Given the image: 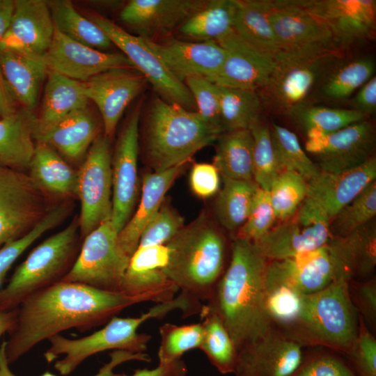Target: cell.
Masks as SVG:
<instances>
[{
	"label": "cell",
	"instance_id": "6da1fadb",
	"mask_svg": "<svg viewBox=\"0 0 376 376\" xmlns=\"http://www.w3.org/2000/svg\"><path fill=\"white\" fill-rule=\"evenodd\" d=\"M140 303L141 299L121 292L74 282L60 281L37 291L16 308L15 322L6 340L8 363H15L40 342L63 331L89 330Z\"/></svg>",
	"mask_w": 376,
	"mask_h": 376
},
{
	"label": "cell",
	"instance_id": "7a4b0ae2",
	"mask_svg": "<svg viewBox=\"0 0 376 376\" xmlns=\"http://www.w3.org/2000/svg\"><path fill=\"white\" fill-rule=\"evenodd\" d=\"M267 263L253 242L234 237L227 268L201 308L219 318L238 352L273 327L265 306Z\"/></svg>",
	"mask_w": 376,
	"mask_h": 376
},
{
	"label": "cell",
	"instance_id": "3957f363",
	"mask_svg": "<svg viewBox=\"0 0 376 376\" xmlns=\"http://www.w3.org/2000/svg\"><path fill=\"white\" fill-rule=\"evenodd\" d=\"M166 245L165 275L179 292L199 303L208 301L228 266L223 234L202 214Z\"/></svg>",
	"mask_w": 376,
	"mask_h": 376
},
{
	"label": "cell",
	"instance_id": "277c9868",
	"mask_svg": "<svg viewBox=\"0 0 376 376\" xmlns=\"http://www.w3.org/2000/svg\"><path fill=\"white\" fill-rule=\"evenodd\" d=\"M175 310L181 311L187 317L191 313L192 304L187 297L179 293L169 301L156 304L139 316H114L103 328L87 336L70 339L56 334L48 339L50 346L44 357L49 363L56 361L54 368L61 375H68L85 359L104 351L146 353L151 336L138 332L139 327L148 320L163 318Z\"/></svg>",
	"mask_w": 376,
	"mask_h": 376
},
{
	"label": "cell",
	"instance_id": "5b68a950",
	"mask_svg": "<svg viewBox=\"0 0 376 376\" xmlns=\"http://www.w3.org/2000/svg\"><path fill=\"white\" fill-rule=\"evenodd\" d=\"M224 133L196 111L155 97L147 112L146 153L154 171L185 165Z\"/></svg>",
	"mask_w": 376,
	"mask_h": 376
},
{
	"label": "cell",
	"instance_id": "8992f818",
	"mask_svg": "<svg viewBox=\"0 0 376 376\" xmlns=\"http://www.w3.org/2000/svg\"><path fill=\"white\" fill-rule=\"evenodd\" d=\"M347 281L340 278L320 291L303 295L297 318L280 331L303 347H321L345 355L359 328Z\"/></svg>",
	"mask_w": 376,
	"mask_h": 376
},
{
	"label": "cell",
	"instance_id": "52a82bcc",
	"mask_svg": "<svg viewBox=\"0 0 376 376\" xmlns=\"http://www.w3.org/2000/svg\"><path fill=\"white\" fill-rule=\"evenodd\" d=\"M77 230L75 221L29 253L0 289L1 311H12L34 292L61 281L75 263Z\"/></svg>",
	"mask_w": 376,
	"mask_h": 376
},
{
	"label": "cell",
	"instance_id": "ba28073f",
	"mask_svg": "<svg viewBox=\"0 0 376 376\" xmlns=\"http://www.w3.org/2000/svg\"><path fill=\"white\" fill-rule=\"evenodd\" d=\"M269 19L279 54L276 61L329 56L338 45L328 26L299 0L268 1Z\"/></svg>",
	"mask_w": 376,
	"mask_h": 376
},
{
	"label": "cell",
	"instance_id": "9c48e42d",
	"mask_svg": "<svg viewBox=\"0 0 376 376\" xmlns=\"http://www.w3.org/2000/svg\"><path fill=\"white\" fill-rule=\"evenodd\" d=\"M118 237L111 220L99 225L85 237L72 267L61 281L120 292L130 257L121 248Z\"/></svg>",
	"mask_w": 376,
	"mask_h": 376
},
{
	"label": "cell",
	"instance_id": "30bf717a",
	"mask_svg": "<svg viewBox=\"0 0 376 376\" xmlns=\"http://www.w3.org/2000/svg\"><path fill=\"white\" fill-rule=\"evenodd\" d=\"M329 224L326 214L305 198L292 217L253 244L267 260L293 258L327 244Z\"/></svg>",
	"mask_w": 376,
	"mask_h": 376
},
{
	"label": "cell",
	"instance_id": "8fae6325",
	"mask_svg": "<svg viewBox=\"0 0 376 376\" xmlns=\"http://www.w3.org/2000/svg\"><path fill=\"white\" fill-rule=\"evenodd\" d=\"M89 19L107 34L113 45L120 49L135 70L150 82L160 98L190 111L196 108L188 88L169 72L143 38L131 34L100 15L90 14Z\"/></svg>",
	"mask_w": 376,
	"mask_h": 376
},
{
	"label": "cell",
	"instance_id": "7c38bea8",
	"mask_svg": "<svg viewBox=\"0 0 376 376\" xmlns=\"http://www.w3.org/2000/svg\"><path fill=\"white\" fill-rule=\"evenodd\" d=\"M109 139L97 136L77 172V194L81 203L80 226L86 237L112 213V160Z\"/></svg>",
	"mask_w": 376,
	"mask_h": 376
},
{
	"label": "cell",
	"instance_id": "4fadbf2b",
	"mask_svg": "<svg viewBox=\"0 0 376 376\" xmlns=\"http://www.w3.org/2000/svg\"><path fill=\"white\" fill-rule=\"evenodd\" d=\"M47 212L30 175L0 166V246L22 237Z\"/></svg>",
	"mask_w": 376,
	"mask_h": 376
},
{
	"label": "cell",
	"instance_id": "5bb4252c",
	"mask_svg": "<svg viewBox=\"0 0 376 376\" xmlns=\"http://www.w3.org/2000/svg\"><path fill=\"white\" fill-rule=\"evenodd\" d=\"M374 145L373 127L365 120L332 133L307 136L305 148L320 171L339 173L368 161Z\"/></svg>",
	"mask_w": 376,
	"mask_h": 376
},
{
	"label": "cell",
	"instance_id": "9a60e30c",
	"mask_svg": "<svg viewBox=\"0 0 376 376\" xmlns=\"http://www.w3.org/2000/svg\"><path fill=\"white\" fill-rule=\"evenodd\" d=\"M328 242L293 258L267 260L265 283L283 285L308 295L320 291L342 278Z\"/></svg>",
	"mask_w": 376,
	"mask_h": 376
},
{
	"label": "cell",
	"instance_id": "2e32d148",
	"mask_svg": "<svg viewBox=\"0 0 376 376\" xmlns=\"http://www.w3.org/2000/svg\"><path fill=\"white\" fill-rule=\"evenodd\" d=\"M140 109L137 105L130 114L118 139L112 161L111 221L118 233L129 221L136 198Z\"/></svg>",
	"mask_w": 376,
	"mask_h": 376
},
{
	"label": "cell",
	"instance_id": "e0dca14e",
	"mask_svg": "<svg viewBox=\"0 0 376 376\" xmlns=\"http://www.w3.org/2000/svg\"><path fill=\"white\" fill-rule=\"evenodd\" d=\"M44 56L49 71L80 82L111 69L134 68L123 53H107L90 47L56 29Z\"/></svg>",
	"mask_w": 376,
	"mask_h": 376
},
{
	"label": "cell",
	"instance_id": "ac0fdd59",
	"mask_svg": "<svg viewBox=\"0 0 376 376\" xmlns=\"http://www.w3.org/2000/svg\"><path fill=\"white\" fill-rule=\"evenodd\" d=\"M134 68H115L83 82L84 94L102 116L104 136H113L127 107L143 90L146 79Z\"/></svg>",
	"mask_w": 376,
	"mask_h": 376
},
{
	"label": "cell",
	"instance_id": "d6986e66",
	"mask_svg": "<svg viewBox=\"0 0 376 376\" xmlns=\"http://www.w3.org/2000/svg\"><path fill=\"white\" fill-rule=\"evenodd\" d=\"M217 42L226 55L220 71L210 81L219 86L255 91L268 86L276 68L274 58L251 46L233 29Z\"/></svg>",
	"mask_w": 376,
	"mask_h": 376
},
{
	"label": "cell",
	"instance_id": "ffe728a7",
	"mask_svg": "<svg viewBox=\"0 0 376 376\" xmlns=\"http://www.w3.org/2000/svg\"><path fill=\"white\" fill-rule=\"evenodd\" d=\"M303 347L275 327L241 348L235 376H288L301 360Z\"/></svg>",
	"mask_w": 376,
	"mask_h": 376
},
{
	"label": "cell",
	"instance_id": "44dd1931",
	"mask_svg": "<svg viewBox=\"0 0 376 376\" xmlns=\"http://www.w3.org/2000/svg\"><path fill=\"white\" fill-rule=\"evenodd\" d=\"M144 40L169 72L184 84L192 77L211 81L220 71L226 55L225 49L214 40Z\"/></svg>",
	"mask_w": 376,
	"mask_h": 376
},
{
	"label": "cell",
	"instance_id": "7402d4cb",
	"mask_svg": "<svg viewBox=\"0 0 376 376\" xmlns=\"http://www.w3.org/2000/svg\"><path fill=\"white\" fill-rule=\"evenodd\" d=\"M207 2L206 0H131L122 9L119 17L138 36L155 41L179 28Z\"/></svg>",
	"mask_w": 376,
	"mask_h": 376
},
{
	"label": "cell",
	"instance_id": "603a6c76",
	"mask_svg": "<svg viewBox=\"0 0 376 376\" xmlns=\"http://www.w3.org/2000/svg\"><path fill=\"white\" fill-rule=\"evenodd\" d=\"M330 29L338 45L350 44L373 36L376 26L375 0H299Z\"/></svg>",
	"mask_w": 376,
	"mask_h": 376
},
{
	"label": "cell",
	"instance_id": "cb8c5ba5",
	"mask_svg": "<svg viewBox=\"0 0 376 376\" xmlns=\"http://www.w3.org/2000/svg\"><path fill=\"white\" fill-rule=\"evenodd\" d=\"M376 178V159L339 172L320 171L308 181L306 198L318 206L329 221Z\"/></svg>",
	"mask_w": 376,
	"mask_h": 376
},
{
	"label": "cell",
	"instance_id": "d4e9b609",
	"mask_svg": "<svg viewBox=\"0 0 376 376\" xmlns=\"http://www.w3.org/2000/svg\"><path fill=\"white\" fill-rule=\"evenodd\" d=\"M54 30L47 1L15 0L11 21L0 48L45 54Z\"/></svg>",
	"mask_w": 376,
	"mask_h": 376
},
{
	"label": "cell",
	"instance_id": "484cf974",
	"mask_svg": "<svg viewBox=\"0 0 376 376\" xmlns=\"http://www.w3.org/2000/svg\"><path fill=\"white\" fill-rule=\"evenodd\" d=\"M0 66L19 107L33 112L49 71L44 54L0 48Z\"/></svg>",
	"mask_w": 376,
	"mask_h": 376
},
{
	"label": "cell",
	"instance_id": "4316f807",
	"mask_svg": "<svg viewBox=\"0 0 376 376\" xmlns=\"http://www.w3.org/2000/svg\"><path fill=\"white\" fill-rule=\"evenodd\" d=\"M184 166L148 173L144 175L138 209L118 237L119 244L130 257L137 249L143 230L159 211L166 193Z\"/></svg>",
	"mask_w": 376,
	"mask_h": 376
},
{
	"label": "cell",
	"instance_id": "83f0119b",
	"mask_svg": "<svg viewBox=\"0 0 376 376\" xmlns=\"http://www.w3.org/2000/svg\"><path fill=\"white\" fill-rule=\"evenodd\" d=\"M345 279L371 278L376 267V225L373 220L350 234L328 242Z\"/></svg>",
	"mask_w": 376,
	"mask_h": 376
},
{
	"label": "cell",
	"instance_id": "f1b7e54d",
	"mask_svg": "<svg viewBox=\"0 0 376 376\" xmlns=\"http://www.w3.org/2000/svg\"><path fill=\"white\" fill-rule=\"evenodd\" d=\"M39 113L36 116L35 139L54 127L73 111L88 107L83 82L48 71Z\"/></svg>",
	"mask_w": 376,
	"mask_h": 376
},
{
	"label": "cell",
	"instance_id": "f546056e",
	"mask_svg": "<svg viewBox=\"0 0 376 376\" xmlns=\"http://www.w3.org/2000/svg\"><path fill=\"white\" fill-rule=\"evenodd\" d=\"M36 115L20 107L0 118V166L24 172L33 156Z\"/></svg>",
	"mask_w": 376,
	"mask_h": 376
},
{
	"label": "cell",
	"instance_id": "4dcf8cb0",
	"mask_svg": "<svg viewBox=\"0 0 376 376\" xmlns=\"http://www.w3.org/2000/svg\"><path fill=\"white\" fill-rule=\"evenodd\" d=\"M97 121L88 107H86L69 113L36 141L49 146L60 155L75 161L88 152L97 137Z\"/></svg>",
	"mask_w": 376,
	"mask_h": 376
},
{
	"label": "cell",
	"instance_id": "1f68e13d",
	"mask_svg": "<svg viewBox=\"0 0 376 376\" xmlns=\"http://www.w3.org/2000/svg\"><path fill=\"white\" fill-rule=\"evenodd\" d=\"M327 57L276 61V68L267 86H271L277 100L290 110L301 105L318 78L321 61Z\"/></svg>",
	"mask_w": 376,
	"mask_h": 376
},
{
	"label": "cell",
	"instance_id": "d6a6232c",
	"mask_svg": "<svg viewBox=\"0 0 376 376\" xmlns=\"http://www.w3.org/2000/svg\"><path fill=\"white\" fill-rule=\"evenodd\" d=\"M235 1L233 29L246 42L276 61L279 49L269 19L268 1Z\"/></svg>",
	"mask_w": 376,
	"mask_h": 376
},
{
	"label": "cell",
	"instance_id": "836d02e7",
	"mask_svg": "<svg viewBox=\"0 0 376 376\" xmlns=\"http://www.w3.org/2000/svg\"><path fill=\"white\" fill-rule=\"evenodd\" d=\"M253 139L249 130L222 133L213 164L221 178L253 180Z\"/></svg>",
	"mask_w": 376,
	"mask_h": 376
},
{
	"label": "cell",
	"instance_id": "e575fe53",
	"mask_svg": "<svg viewBox=\"0 0 376 376\" xmlns=\"http://www.w3.org/2000/svg\"><path fill=\"white\" fill-rule=\"evenodd\" d=\"M29 170L41 189L61 195L77 194V172L49 146L37 142Z\"/></svg>",
	"mask_w": 376,
	"mask_h": 376
},
{
	"label": "cell",
	"instance_id": "d590c367",
	"mask_svg": "<svg viewBox=\"0 0 376 376\" xmlns=\"http://www.w3.org/2000/svg\"><path fill=\"white\" fill-rule=\"evenodd\" d=\"M54 29L79 43L102 51L113 43L92 20L81 15L71 1H47Z\"/></svg>",
	"mask_w": 376,
	"mask_h": 376
},
{
	"label": "cell",
	"instance_id": "8d00e7d4",
	"mask_svg": "<svg viewBox=\"0 0 376 376\" xmlns=\"http://www.w3.org/2000/svg\"><path fill=\"white\" fill-rule=\"evenodd\" d=\"M235 0H210L178 28L186 37L199 41H217L233 30Z\"/></svg>",
	"mask_w": 376,
	"mask_h": 376
},
{
	"label": "cell",
	"instance_id": "74e56055",
	"mask_svg": "<svg viewBox=\"0 0 376 376\" xmlns=\"http://www.w3.org/2000/svg\"><path fill=\"white\" fill-rule=\"evenodd\" d=\"M199 314L204 330L199 349L221 374H233L238 350L231 336L215 313L201 308Z\"/></svg>",
	"mask_w": 376,
	"mask_h": 376
},
{
	"label": "cell",
	"instance_id": "f35d334b",
	"mask_svg": "<svg viewBox=\"0 0 376 376\" xmlns=\"http://www.w3.org/2000/svg\"><path fill=\"white\" fill-rule=\"evenodd\" d=\"M215 204L217 217L228 230H238L246 221L254 194L258 187L254 180L223 178Z\"/></svg>",
	"mask_w": 376,
	"mask_h": 376
},
{
	"label": "cell",
	"instance_id": "ab89813d",
	"mask_svg": "<svg viewBox=\"0 0 376 376\" xmlns=\"http://www.w3.org/2000/svg\"><path fill=\"white\" fill-rule=\"evenodd\" d=\"M218 86L224 132L249 130L258 120L260 111L256 91Z\"/></svg>",
	"mask_w": 376,
	"mask_h": 376
},
{
	"label": "cell",
	"instance_id": "60d3db41",
	"mask_svg": "<svg viewBox=\"0 0 376 376\" xmlns=\"http://www.w3.org/2000/svg\"><path fill=\"white\" fill-rule=\"evenodd\" d=\"M290 114L305 130L306 136L332 133L365 120L366 117V115L355 109L304 105L290 109Z\"/></svg>",
	"mask_w": 376,
	"mask_h": 376
},
{
	"label": "cell",
	"instance_id": "b9f144b4",
	"mask_svg": "<svg viewBox=\"0 0 376 376\" xmlns=\"http://www.w3.org/2000/svg\"><path fill=\"white\" fill-rule=\"evenodd\" d=\"M270 132L274 151L283 171L295 172L307 182L320 173L295 133L277 124L272 125Z\"/></svg>",
	"mask_w": 376,
	"mask_h": 376
},
{
	"label": "cell",
	"instance_id": "7bdbcfd3",
	"mask_svg": "<svg viewBox=\"0 0 376 376\" xmlns=\"http://www.w3.org/2000/svg\"><path fill=\"white\" fill-rule=\"evenodd\" d=\"M159 333L158 363L168 364L182 359L188 351L199 349L204 330L201 322L182 325L166 322L159 327Z\"/></svg>",
	"mask_w": 376,
	"mask_h": 376
},
{
	"label": "cell",
	"instance_id": "ee69618b",
	"mask_svg": "<svg viewBox=\"0 0 376 376\" xmlns=\"http://www.w3.org/2000/svg\"><path fill=\"white\" fill-rule=\"evenodd\" d=\"M375 214L376 181L374 180L332 219L329 224L331 237H345L373 220Z\"/></svg>",
	"mask_w": 376,
	"mask_h": 376
},
{
	"label": "cell",
	"instance_id": "f6af8a7d",
	"mask_svg": "<svg viewBox=\"0 0 376 376\" xmlns=\"http://www.w3.org/2000/svg\"><path fill=\"white\" fill-rule=\"evenodd\" d=\"M249 130L253 139V180L260 188L269 191L283 172L274 151L270 128L258 120Z\"/></svg>",
	"mask_w": 376,
	"mask_h": 376
},
{
	"label": "cell",
	"instance_id": "bcb514c9",
	"mask_svg": "<svg viewBox=\"0 0 376 376\" xmlns=\"http://www.w3.org/2000/svg\"><path fill=\"white\" fill-rule=\"evenodd\" d=\"M308 182L301 175L283 171L269 190L270 201L276 219L281 221L292 217L306 198Z\"/></svg>",
	"mask_w": 376,
	"mask_h": 376
},
{
	"label": "cell",
	"instance_id": "7dc6e473",
	"mask_svg": "<svg viewBox=\"0 0 376 376\" xmlns=\"http://www.w3.org/2000/svg\"><path fill=\"white\" fill-rule=\"evenodd\" d=\"M288 376H358L340 354L321 347L304 351L301 361Z\"/></svg>",
	"mask_w": 376,
	"mask_h": 376
},
{
	"label": "cell",
	"instance_id": "c3c4849f",
	"mask_svg": "<svg viewBox=\"0 0 376 376\" xmlns=\"http://www.w3.org/2000/svg\"><path fill=\"white\" fill-rule=\"evenodd\" d=\"M375 64L372 59L354 60L336 71L324 84L322 93L333 100L349 97L373 77Z\"/></svg>",
	"mask_w": 376,
	"mask_h": 376
},
{
	"label": "cell",
	"instance_id": "681fc988",
	"mask_svg": "<svg viewBox=\"0 0 376 376\" xmlns=\"http://www.w3.org/2000/svg\"><path fill=\"white\" fill-rule=\"evenodd\" d=\"M303 295L283 285L265 283V310L274 327L282 331L293 322Z\"/></svg>",
	"mask_w": 376,
	"mask_h": 376
},
{
	"label": "cell",
	"instance_id": "f907efd6",
	"mask_svg": "<svg viewBox=\"0 0 376 376\" xmlns=\"http://www.w3.org/2000/svg\"><path fill=\"white\" fill-rule=\"evenodd\" d=\"M63 206L48 212L29 232L22 237L10 241L0 249V289L6 274L14 262L37 239L56 226L64 217Z\"/></svg>",
	"mask_w": 376,
	"mask_h": 376
},
{
	"label": "cell",
	"instance_id": "816d5d0a",
	"mask_svg": "<svg viewBox=\"0 0 376 376\" xmlns=\"http://www.w3.org/2000/svg\"><path fill=\"white\" fill-rule=\"evenodd\" d=\"M276 220L269 191L258 187L253 197L246 220L235 237L254 242L274 227Z\"/></svg>",
	"mask_w": 376,
	"mask_h": 376
},
{
	"label": "cell",
	"instance_id": "f5cc1de1",
	"mask_svg": "<svg viewBox=\"0 0 376 376\" xmlns=\"http://www.w3.org/2000/svg\"><path fill=\"white\" fill-rule=\"evenodd\" d=\"M343 357L358 376H376L375 334L367 327L359 315L356 338Z\"/></svg>",
	"mask_w": 376,
	"mask_h": 376
},
{
	"label": "cell",
	"instance_id": "db71d44e",
	"mask_svg": "<svg viewBox=\"0 0 376 376\" xmlns=\"http://www.w3.org/2000/svg\"><path fill=\"white\" fill-rule=\"evenodd\" d=\"M183 228V217L162 203L159 211L143 230L138 246L166 244Z\"/></svg>",
	"mask_w": 376,
	"mask_h": 376
},
{
	"label": "cell",
	"instance_id": "11a10c76",
	"mask_svg": "<svg viewBox=\"0 0 376 376\" xmlns=\"http://www.w3.org/2000/svg\"><path fill=\"white\" fill-rule=\"evenodd\" d=\"M185 84L191 94L197 111L202 118L223 131L221 122L219 86L203 77H192Z\"/></svg>",
	"mask_w": 376,
	"mask_h": 376
},
{
	"label": "cell",
	"instance_id": "9f6ffc18",
	"mask_svg": "<svg viewBox=\"0 0 376 376\" xmlns=\"http://www.w3.org/2000/svg\"><path fill=\"white\" fill-rule=\"evenodd\" d=\"M347 290L350 301L367 327L376 334V279L350 280Z\"/></svg>",
	"mask_w": 376,
	"mask_h": 376
},
{
	"label": "cell",
	"instance_id": "6f0895ef",
	"mask_svg": "<svg viewBox=\"0 0 376 376\" xmlns=\"http://www.w3.org/2000/svg\"><path fill=\"white\" fill-rule=\"evenodd\" d=\"M6 340L0 345V376H17L9 368V363L6 357ZM109 361L104 364L99 371L93 376H121L114 369L119 365L131 361H139L149 363L150 357L147 353H133L125 350H113L109 354ZM41 376H55L51 373L46 371Z\"/></svg>",
	"mask_w": 376,
	"mask_h": 376
},
{
	"label": "cell",
	"instance_id": "680465c9",
	"mask_svg": "<svg viewBox=\"0 0 376 376\" xmlns=\"http://www.w3.org/2000/svg\"><path fill=\"white\" fill-rule=\"evenodd\" d=\"M189 185L195 195L207 198L219 191L220 175L213 164L196 163L191 169Z\"/></svg>",
	"mask_w": 376,
	"mask_h": 376
},
{
	"label": "cell",
	"instance_id": "91938a15",
	"mask_svg": "<svg viewBox=\"0 0 376 376\" xmlns=\"http://www.w3.org/2000/svg\"><path fill=\"white\" fill-rule=\"evenodd\" d=\"M169 258V249L166 245L138 246L131 256L127 269H163Z\"/></svg>",
	"mask_w": 376,
	"mask_h": 376
},
{
	"label": "cell",
	"instance_id": "94428289",
	"mask_svg": "<svg viewBox=\"0 0 376 376\" xmlns=\"http://www.w3.org/2000/svg\"><path fill=\"white\" fill-rule=\"evenodd\" d=\"M353 104L355 109L365 115L373 114L376 110V77H371L359 89L354 98Z\"/></svg>",
	"mask_w": 376,
	"mask_h": 376
},
{
	"label": "cell",
	"instance_id": "6125c7cd",
	"mask_svg": "<svg viewBox=\"0 0 376 376\" xmlns=\"http://www.w3.org/2000/svg\"><path fill=\"white\" fill-rule=\"evenodd\" d=\"M0 66V118L15 113L19 108Z\"/></svg>",
	"mask_w": 376,
	"mask_h": 376
},
{
	"label": "cell",
	"instance_id": "be15d7a7",
	"mask_svg": "<svg viewBox=\"0 0 376 376\" xmlns=\"http://www.w3.org/2000/svg\"><path fill=\"white\" fill-rule=\"evenodd\" d=\"M14 6L15 0H0V43L9 27Z\"/></svg>",
	"mask_w": 376,
	"mask_h": 376
},
{
	"label": "cell",
	"instance_id": "e7e4bbea",
	"mask_svg": "<svg viewBox=\"0 0 376 376\" xmlns=\"http://www.w3.org/2000/svg\"><path fill=\"white\" fill-rule=\"evenodd\" d=\"M16 319V308L12 311L0 310V338L9 333L14 327Z\"/></svg>",
	"mask_w": 376,
	"mask_h": 376
}]
</instances>
